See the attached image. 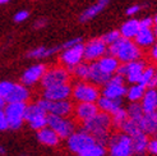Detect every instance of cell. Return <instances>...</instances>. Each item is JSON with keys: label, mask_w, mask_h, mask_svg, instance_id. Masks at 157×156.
Instances as JSON below:
<instances>
[{"label": "cell", "mask_w": 157, "mask_h": 156, "mask_svg": "<svg viewBox=\"0 0 157 156\" xmlns=\"http://www.w3.org/2000/svg\"><path fill=\"white\" fill-rule=\"evenodd\" d=\"M72 96L77 103H96L101 92L92 82L79 81L72 87Z\"/></svg>", "instance_id": "3"}, {"label": "cell", "mask_w": 157, "mask_h": 156, "mask_svg": "<svg viewBox=\"0 0 157 156\" xmlns=\"http://www.w3.org/2000/svg\"><path fill=\"white\" fill-rule=\"evenodd\" d=\"M21 156H25V155H21Z\"/></svg>", "instance_id": "53"}, {"label": "cell", "mask_w": 157, "mask_h": 156, "mask_svg": "<svg viewBox=\"0 0 157 156\" xmlns=\"http://www.w3.org/2000/svg\"><path fill=\"white\" fill-rule=\"evenodd\" d=\"M152 29H153V32H155V36H156V38H157V25H153Z\"/></svg>", "instance_id": "48"}, {"label": "cell", "mask_w": 157, "mask_h": 156, "mask_svg": "<svg viewBox=\"0 0 157 156\" xmlns=\"http://www.w3.org/2000/svg\"><path fill=\"white\" fill-rule=\"evenodd\" d=\"M127 119H128V113L123 107L117 109L116 111L111 114V123H113V127L115 128H121V126L125 123Z\"/></svg>", "instance_id": "33"}, {"label": "cell", "mask_w": 157, "mask_h": 156, "mask_svg": "<svg viewBox=\"0 0 157 156\" xmlns=\"http://www.w3.org/2000/svg\"><path fill=\"white\" fill-rule=\"evenodd\" d=\"M28 17H29V13H28L27 10H19V12L15 13L14 21L17 22V23H21V22H25Z\"/></svg>", "instance_id": "39"}, {"label": "cell", "mask_w": 157, "mask_h": 156, "mask_svg": "<svg viewBox=\"0 0 157 156\" xmlns=\"http://www.w3.org/2000/svg\"><path fill=\"white\" fill-rule=\"evenodd\" d=\"M153 25H157V14L155 15V18H153Z\"/></svg>", "instance_id": "51"}, {"label": "cell", "mask_w": 157, "mask_h": 156, "mask_svg": "<svg viewBox=\"0 0 157 156\" xmlns=\"http://www.w3.org/2000/svg\"><path fill=\"white\" fill-rule=\"evenodd\" d=\"M97 64L100 65V68L102 69V71L110 76H113L116 73L117 68H119L120 65V61L117 60L115 57L110 55V54H106V55H104L102 58H100L97 60Z\"/></svg>", "instance_id": "25"}, {"label": "cell", "mask_w": 157, "mask_h": 156, "mask_svg": "<svg viewBox=\"0 0 157 156\" xmlns=\"http://www.w3.org/2000/svg\"><path fill=\"white\" fill-rule=\"evenodd\" d=\"M148 143L150 139L144 132H139L138 135L132 137V145H133V152L137 155H143L148 151Z\"/></svg>", "instance_id": "26"}, {"label": "cell", "mask_w": 157, "mask_h": 156, "mask_svg": "<svg viewBox=\"0 0 157 156\" xmlns=\"http://www.w3.org/2000/svg\"><path fill=\"white\" fill-rule=\"evenodd\" d=\"M110 74L105 73L102 69L100 68V65L97 64V61H92L90 64V76H88V81L92 82L96 86H104L107 83V81L110 80Z\"/></svg>", "instance_id": "19"}, {"label": "cell", "mask_w": 157, "mask_h": 156, "mask_svg": "<svg viewBox=\"0 0 157 156\" xmlns=\"http://www.w3.org/2000/svg\"><path fill=\"white\" fill-rule=\"evenodd\" d=\"M5 105H6V101L4 99H0V109H3Z\"/></svg>", "instance_id": "47"}, {"label": "cell", "mask_w": 157, "mask_h": 156, "mask_svg": "<svg viewBox=\"0 0 157 156\" xmlns=\"http://www.w3.org/2000/svg\"><path fill=\"white\" fill-rule=\"evenodd\" d=\"M68 147L70 151L75 152L77 155L81 154L82 151H84L87 147H90L91 145L96 143V139L91 133H88L87 131H78V132H73L68 138Z\"/></svg>", "instance_id": "11"}, {"label": "cell", "mask_w": 157, "mask_h": 156, "mask_svg": "<svg viewBox=\"0 0 157 156\" xmlns=\"http://www.w3.org/2000/svg\"><path fill=\"white\" fill-rule=\"evenodd\" d=\"M146 90L147 88L144 87V86L139 84V83H134L127 90V95L125 96L128 97V100L130 101V103H139V101L142 100Z\"/></svg>", "instance_id": "30"}, {"label": "cell", "mask_w": 157, "mask_h": 156, "mask_svg": "<svg viewBox=\"0 0 157 156\" xmlns=\"http://www.w3.org/2000/svg\"><path fill=\"white\" fill-rule=\"evenodd\" d=\"M155 76H156V69L153 67H146L143 73H142V77H140L139 84H142V86H144L146 88H148V86L151 84Z\"/></svg>", "instance_id": "36"}, {"label": "cell", "mask_w": 157, "mask_h": 156, "mask_svg": "<svg viewBox=\"0 0 157 156\" xmlns=\"http://www.w3.org/2000/svg\"><path fill=\"white\" fill-rule=\"evenodd\" d=\"M0 154H5V149L3 146H0Z\"/></svg>", "instance_id": "50"}, {"label": "cell", "mask_w": 157, "mask_h": 156, "mask_svg": "<svg viewBox=\"0 0 157 156\" xmlns=\"http://www.w3.org/2000/svg\"><path fill=\"white\" fill-rule=\"evenodd\" d=\"M59 50H61L60 46H52V48H45V46H38V48L31 50L27 57L32 58V59H42V58H48L54 55L55 53H58Z\"/></svg>", "instance_id": "29"}, {"label": "cell", "mask_w": 157, "mask_h": 156, "mask_svg": "<svg viewBox=\"0 0 157 156\" xmlns=\"http://www.w3.org/2000/svg\"><path fill=\"white\" fill-rule=\"evenodd\" d=\"M139 10H140V5H132V6H129L128 9H127V14L128 15H134Z\"/></svg>", "instance_id": "44"}, {"label": "cell", "mask_w": 157, "mask_h": 156, "mask_svg": "<svg viewBox=\"0 0 157 156\" xmlns=\"http://www.w3.org/2000/svg\"><path fill=\"white\" fill-rule=\"evenodd\" d=\"M156 78H157V71H156Z\"/></svg>", "instance_id": "52"}, {"label": "cell", "mask_w": 157, "mask_h": 156, "mask_svg": "<svg viewBox=\"0 0 157 156\" xmlns=\"http://www.w3.org/2000/svg\"><path fill=\"white\" fill-rule=\"evenodd\" d=\"M127 113H128V118L132 120H136V122H139L144 114L142 105L139 103H132L127 109Z\"/></svg>", "instance_id": "34"}, {"label": "cell", "mask_w": 157, "mask_h": 156, "mask_svg": "<svg viewBox=\"0 0 157 156\" xmlns=\"http://www.w3.org/2000/svg\"><path fill=\"white\" fill-rule=\"evenodd\" d=\"M121 37V35H120V31H110V32H107V33H105L102 37V40H104V42L109 46V45H111V44H114V42H116L119 38Z\"/></svg>", "instance_id": "37"}, {"label": "cell", "mask_w": 157, "mask_h": 156, "mask_svg": "<svg viewBox=\"0 0 157 156\" xmlns=\"http://www.w3.org/2000/svg\"><path fill=\"white\" fill-rule=\"evenodd\" d=\"M121 132H124V133H127L128 136H130V137H133V136H136V135H138L139 132H142L140 131V128H139V124H138V122H136V120H132V119H127L125 120V123L121 126Z\"/></svg>", "instance_id": "35"}, {"label": "cell", "mask_w": 157, "mask_h": 156, "mask_svg": "<svg viewBox=\"0 0 157 156\" xmlns=\"http://www.w3.org/2000/svg\"><path fill=\"white\" fill-rule=\"evenodd\" d=\"M44 110L48 114L52 115H59V116H69L70 114H73L74 105L68 100H60V101H50L46 99H41L37 101Z\"/></svg>", "instance_id": "10"}, {"label": "cell", "mask_w": 157, "mask_h": 156, "mask_svg": "<svg viewBox=\"0 0 157 156\" xmlns=\"http://www.w3.org/2000/svg\"><path fill=\"white\" fill-rule=\"evenodd\" d=\"M48 127H50L60 138H68L74 132L75 123L69 119V116L48 114Z\"/></svg>", "instance_id": "6"}, {"label": "cell", "mask_w": 157, "mask_h": 156, "mask_svg": "<svg viewBox=\"0 0 157 156\" xmlns=\"http://www.w3.org/2000/svg\"><path fill=\"white\" fill-rule=\"evenodd\" d=\"M96 104L100 109V111H104L111 115L114 111H116L117 109L121 107V100L120 99H110L105 96H100L98 100L96 101Z\"/></svg>", "instance_id": "24"}, {"label": "cell", "mask_w": 157, "mask_h": 156, "mask_svg": "<svg viewBox=\"0 0 157 156\" xmlns=\"http://www.w3.org/2000/svg\"><path fill=\"white\" fill-rule=\"evenodd\" d=\"M139 25H140V28H152L153 27V18H143L139 21Z\"/></svg>", "instance_id": "42"}, {"label": "cell", "mask_w": 157, "mask_h": 156, "mask_svg": "<svg viewBox=\"0 0 157 156\" xmlns=\"http://www.w3.org/2000/svg\"><path fill=\"white\" fill-rule=\"evenodd\" d=\"M46 65L45 64H35L31 65L28 69H26L25 73L22 74L21 77V82L23 84H26L27 87L28 86H33L37 82H40L42 80V77L46 72Z\"/></svg>", "instance_id": "16"}, {"label": "cell", "mask_w": 157, "mask_h": 156, "mask_svg": "<svg viewBox=\"0 0 157 156\" xmlns=\"http://www.w3.org/2000/svg\"><path fill=\"white\" fill-rule=\"evenodd\" d=\"M140 29V25L138 19H129L127 22L123 23V26L120 27V35L124 38H129V40H133L136 37V35L139 32Z\"/></svg>", "instance_id": "28"}, {"label": "cell", "mask_w": 157, "mask_h": 156, "mask_svg": "<svg viewBox=\"0 0 157 156\" xmlns=\"http://www.w3.org/2000/svg\"><path fill=\"white\" fill-rule=\"evenodd\" d=\"M98 111L100 109L96 103H77V105L74 106L73 114L78 122L84 123L88 119H91L93 115H96Z\"/></svg>", "instance_id": "15"}, {"label": "cell", "mask_w": 157, "mask_h": 156, "mask_svg": "<svg viewBox=\"0 0 157 156\" xmlns=\"http://www.w3.org/2000/svg\"><path fill=\"white\" fill-rule=\"evenodd\" d=\"M83 124V129L87 131L88 133H91L95 137L96 142L100 145H107L109 139H110V129L113 127L111 123V115L104 113V111H98L96 115H93L91 119L87 122L82 123Z\"/></svg>", "instance_id": "1"}, {"label": "cell", "mask_w": 157, "mask_h": 156, "mask_svg": "<svg viewBox=\"0 0 157 156\" xmlns=\"http://www.w3.org/2000/svg\"><path fill=\"white\" fill-rule=\"evenodd\" d=\"M127 87L124 84H114V83H106L102 88V96L110 99H120L127 95Z\"/></svg>", "instance_id": "27"}, {"label": "cell", "mask_w": 157, "mask_h": 156, "mask_svg": "<svg viewBox=\"0 0 157 156\" xmlns=\"http://www.w3.org/2000/svg\"><path fill=\"white\" fill-rule=\"evenodd\" d=\"M70 96H72V86L69 83H61L44 88V93H42V97L50 101L68 100Z\"/></svg>", "instance_id": "14"}, {"label": "cell", "mask_w": 157, "mask_h": 156, "mask_svg": "<svg viewBox=\"0 0 157 156\" xmlns=\"http://www.w3.org/2000/svg\"><path fill=\"white\" fill-rule=\"evenodd\" d=\"M83 53H84V44L83 42H78L74 46H72V48L64 49L63 53L60 54L61 65L67 67L70 71V69L74 68L77 64L82 63V60L84 59Z\"/></svg>", "instance_id": "12"}, {"label": "cell", "mask_w": 157, "mask_h": 156, "mask_svg": "<svg viewBox=\"0 0 157 156\" xmlns=\"http://www.w3.org/2000/svg\"><path fill=\"white\" fill-rule=\"evenodd\" d=\"M140 105H142L144 114L157 111V90L147 88L142 100H140Z\"/></svg>", "instance_id": "20"}, {"label": "cell", "mask_w": 157, "mask_h": 156, "mask_svg": "<svg viewBox=\"0 0 157 156\" xmlns=\"http://www.w3.org/2000/svg\"><path fill=\"white\" fill-rule=\"evenodd\" d=\"M107 54L115 57L120 63H129L142 57V49L129 38L120 37L116 42L107 46Z\"/></svg>", "instance_id": "2"}, {"label": "cell", "mask_w": 157, "mask_h": 156, "mask_svg": "<svg viewBox=\"0 0 157 156\" xmlns=\"http://www.w3.org/2000/svg\"><path fill=\"white\" fill-rule=\"evenodd\" d=\"M25 120L29 124V127L35 131H40L48 126V113L38 105V103L26 106Z\"/></svg>", "instance_id": "9"}, {"label": "cell", "mask_w": 157, "mask_h": 156, "mask_svg": "<svg viewBox=\"0 0 157 156\" xmlns=\"http://www.w3.org/2000/svg\"><path fill=\"white\" fill-rule=\"evenodd\" d=\"M107 54V45L101 37L92 38L87 44H84L83 57L87 61H97L100 58Z\"/></svg>", "instance_id": "13"}, {"label": "cell", "mask_w": 157, "mask_h": 156, "mask_svg": "<svg viewBox=\"0 0 157 156\" xmlns=\"http://www.w3.org/2000/svg\"><path fill=\"white\" fill-rule=\"evenodd\" d=\"M70 72H72L79 81H88L90 64H87V63H79V64H77L74 68L70 69Z\"/></svg>", "instance_id": "31"}, {"label": "cell", "mask_w": 157, "mask_h": 156, "mask_svg": "<svg viewBox=\"0 0 157 156\" xmlns=\"http://www.w3.org/2000/svg\"><path fill=\"white\" fill-rule=\"evenodd\" d=\"M139 128L146 135H157V111L143 114L142 119L138 122Z\"/></svg>", "instance_id": "18"}, {"label": "cell", "mask_w": 157, "mask_h": 156, "mask_svg": "<svg viewBox=\"0 0 157 156\" xmlns=\"http://www.w3.org/2000/svg\"><path fill=\"white\" fill-rule=\"evenodd\" d=\"M106 154V149L104 145L100 143H93L90 147H87L84 151H82L81 154H78V156H105Z\"/></svg>", "instance_id": "32"}, {"label": "cell", "mask_w": 157, "mask_h": 156, "mask_svg": "<svg viewBox=\"0 0 157 156\" xmlns=\"http://www.w3.org/2000/svg\"><path fill=\"white\" fill-rule=\"evenodd\" d=\"M110 0H97L96 4L91 5L90 8H87L84 12H82V14L79 15V22L84 23V22H88L92 18H95L96 15H98L101 12H102L105 8L107 6Z\"/></svg>", "instance_id": "23"}, {"label": "cell", "mask_w": 157, "mask_h": 156, "mask_svg": "<svg viewBox=\"0 0 157 156\" xmlns=\"http://www.w3.org/2000/svg\"><path fill=\"white\" fill-rule=\"evenodd\" d=\"M134 42L142 48H151V46L156 42V36L152 28H140L139 32L136 35V37L133 38Z\"/></svg>", "instance_id": "21"}, {"label": "cell", "mask_w": 157, "mask_h": 156, "mask_svg": "<svg viewBox=\"0 0 157 156\" xmlns=\"http://www.w3.org/2000/svg\"><path fill=\"white\" fill-rule=\"evenodd\" d=\"M13 82H9V81H3L0 82V99H6V96L9 95V92L13 87Z\"/></svg>", "instance_id": "38"}, {"label": "cell", "mask_w": 157, "mask_h": 156, "mask_svg": "<svg viewBox=\"0 0 157 156\" xmlns=\"http://www.w3.org/2000/svg\"><path fill=\"white\" fill-rule=\"evenodd\" d=\"M148 151L153 155H157V137L153 138L152 141H150V143H148Z\"/></svg>", "instance_id": "43"}, {"label": "cell", "mask_w": 157, "mask_h": 156, "mask_svg": "<svg viewBox=\"0 0 157 156\" xmlns=\"http://www.w3.org/2000/svg\"><path fill=\"white\" fill-rule=\"evenodd\" d=\"M37 139L40 141L42 145L45 146H50V147H54V146H58L59 145V141H60V137L55 133V132L50 128V127H44L42 129L37 131Z\"/></svg>", "instance_id": "22"}, {"label": "cell", "mask_w": 157, "mask_h": 156, "mask_svg": "<svg viewBox=\"0 0 157 156\" xmlns=\"http://www.w3.org/2000/svg\"><path fill=\"white\" fill-rule=\"evenodd\" d=\"M146 67H147L146 61L142 59H138V60L129 61V63H120L116 73L124 76L125 80L129 83L134 84V83H139L140 77H142V73Z\"/></svg>", "instance_id": "7"}, {"label": "cell", "mask_w": 157, "mask_h": 156, "mask_svg": "<svg viewBox=\"0 0 157 156\" xmlns=\"http://www.w3.org/2000/svg\"><path fill=\"white\" fill-rule=\"evenodd\" d=\"M46 26V19H37L36 22H35V28L36 29H40V28H44Z\"/></svg>", "instance_id": "46"}, {"label": "cell", "mask_w": 157, "mask_h": 156, "mask_svg": "<svg viewBox=\"0 0 157 156\" xmlns=\"http://www.w3.org/2000/svg\"><path fill=\"white\" fill-rule=\"evenodd\" d=\"M78 42H82V38L75 37V38H72V40H68L67 42H64L60 46V48H61V50H64V49H68V48H72V46H74Z\"/></svg>", "instance_id": "41"}, {"label": "cell", "mask_w": 157, "mask_h": 156, "mask_svg": "<svg viewBox=\"0 0 157 156\" xmlns=\"http://www.w3.org/2000/svg\"><path fill=\"white\" fill-rule=\"evenodd\" d=\"M26 103H8L4 106V113L10 129H19L25 120Z\"/></svg>", "instance_id": "8"}, {"label": "cell", "mask_w": 157, "mask_h": 156, "mask_svg": "<svg viewBox=\"0 0 157 156\" xmlns=\"http://www.w3.org/2000/svg\"><path fill=\"white\" fill-rule=\"evenodd\" d=\"M29 95H31V92L26 84L14 83L5 101H6V104L8 103H27V100L29 99Z\"/></svg>", "instance_id": "17"}, {"label": "cell", "mask_w": 157, "mask_h": 156, "mask_svg": "<svg viewBox=\"0 0 157 156\" xmlns=\"http://www.w3.org/2000/svg\"><path fill=\"white\" fill-rule=\"evenodd\" d=\"M70 80V71L64 65H55L48 68L41 80V84L44 88L51 87L61 83H69Z\"/></svg>", "instance_id": "5"}, {"label": "cell", "mask_w": 157, "mask_h": 156, "mask_svg": "<svg viewBox=\"0 0 157 156\" xmlns=\"http://www.w3.org/2000/svg\"><path fill=\"white\" fill-rule=\"evenodd\" d=\"M109 152L110 156H132L133 154V145L132 137L127 133H116L109 139Z\"/></svg>", "instance_id": "4"}, {"label": "cell", "mask_w": 157, "mask_h": 156, "mask_svg": "<svg viewBox=\"0 0 157 156\" xmlns=\"http://www.w3.org/2000/svg\"><path fill=\"white\" fill-rule=\"evenodd\" d=\"M150 55H151V59H152L153 61H157V41L152 45V49H151Z\"/></svg>", "instance_id": "45"}, {"label": "cell", "mask_w": 157, "mask_h": 156, "mask_svg": "<svg viewBox=\"0 0 157 156\" xmlns=\"http://www.w3.org/2000/svg\"><path fill=\"white\" fill-rule=\"evenodd\" d=\"M10 0H0V5H4V4H8Z\"/></svg>", "instance_id": "49"}, {"label": "cell", "mask_w": 157, "mask_h": 156, "mask_svg": "<svg viewBox=\"0 0 157 156\" xmlns=\"http://www.w3.org/2000/svg\"><path fill=\"white\" fill-rule=\"evenodd\" d=\"M9 128L8 126V120H6V116L4 113V109H0V131H5Z\"/></svg>", "instance_id": "40"}]
</instances>
